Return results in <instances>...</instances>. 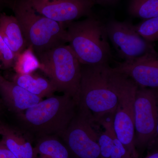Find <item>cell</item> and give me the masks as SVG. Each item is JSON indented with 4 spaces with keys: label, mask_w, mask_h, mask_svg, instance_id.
I'll list each match as a JSON object with an SVG mask.
<instances>
[{
    "label": "cell",
    "mask_w": 158,
    "mask_h": 158,
    "mask_svg": "<svg viewBox=\"0 0 158 158\" xmlns=\"http://www.w3.org/2000/svg\"><path fill=\"white\" fill-rule=\"evenodd\" d=\"M77 106L68 95H53L19 113L18 116L26 127L40 137L60 136L76 114Z\"/></svg>",
    "instance_id": "4"
},
{
    "label": "cell",
    "mask_w": 158,
    "mask_h": 158,
    "mask_svg": "<svg viewBox=\"0 0 158 158\" xmlns=\"http://www.w3.org/2000/svg\"><path fill=\"white\" fill-rule=\"evenodd\" d=\"M22 30L27 46L36 55L68 43L64 24L37 12L29 0H6Z\"/></svg>",
    "instance_id": "1"
},
{
    "label": "cell",
    "mask_w": 158,
    "mask_h": 158,
    "mask_svg": "<svg viewBox=\"0 0 158 158\" xmlns=\"http://www.w3.org/2000/svg\"><path fill=\"white\" fill-rule=\"evenodd\" d=\"M147 158H158V153L157 152L153 154L152 155L149 156Z\"/></svg>",
    "instance_id": "25"
},
{
    "label": "cell",
    "mask_w": 158,
    "mask_h": 158,
    "mask_svg": "<svg viewBox=\"0 0 158 158\" xmlns=\"http://www.w3.org/2000/svg\"><path fill=\"white\" fill-rule=\"evenodd\" d=\"M0 35L13 52L15 59L27 47L22 30L14 15L0 13Z\"/></svg>",
    "instance_id": "13"
},
{
    "label": "cell",
    "mask_w": 158,
    "mask_h": 158,
    "mask_svg": "<svg viewBox=\"0 0 158 158\" xmlns=\"http://www.w3.org/2000/svg\"><path fill=\"white\" fill-rule=\"evenodd\" d=\"M128 12L144 20L158 17V0H129Z\"/></svg>",
    "instance_id": "17"
},
{
    "label": "cell",
    "mask_w": 158,
    "mask_h": 158,
    "mask_svg": "<svg viewBox=\"0 0 158 158\" xmlns=\"http://www.w3.org/2000/svg\"><path fill=\"white\" fill-rule=\"evenodd\" d=\"M134 109L135 135L138 142L146 143L157 132V101L154 88L138 87Z\"/></svg>",
    "instance_id": "9"
},
{
    "label": "cell",
    "mask_w": 158,
    "mask_h": 158,
    "mask_svg": "<svg viewBox=\"0 0 158 158\" xmlns=\"http://www.w3.org/2000/svg\"><path fill=\"white\" fill-rule=\"evenodd\" d=\"M113 70L125 75L141 88L158 87V59L156 52L117 63Z\"/></svg>",
    "instance_id": "11"
},
{
    "label": "cell",
    "mask_w": 158,
    "mask_h": 158,
    "mask_svg": "<svg viewBox=\"0 0 158 158\" xmlns=\"http://www.w3.org/2000/svg\"><path fill=\"white\" fill-rule=\"evenodd\" d=\"M40 70L56 87L74 100L77 106L81 64L69 45L62 44L36 55Z\"/></svg>",
    "instance_id": "5"
},
{
    "label": "cell",
    "mask_w": 158,
    "mask_h": 158,
    "mask_svg": "<svg viewBox=\"0 0 158 158\" xmlns=\"http://www.w3.org/2000/svg\"><path fill=\"white\" fill-rule=\"evenodd\" d=\"M2 126L1 141L16 158H34V148L31 142L12 129Z\"/></svg>",
    "instance_id": "15"
},
{
    "label": "cell",
    "mask_w": 158,
    "mask_h": 158,
    "mask_svg": "<svg viewBox=\"0 0 158 158\" xmlns=\"http://www.w3.org/2000/svg\"><path fill=\"white\" fill-rule=\"evenodd\" d=\"M93 123L86 113L79 110L60 136L77 158H98L100 156L98 134L94 129Z\"/></svg>",
    "instance_id": "7"
},
{
    "label": "cell",
    "mask_w": 158,
    "mask_h": 158,
    "mask_svg": "<svg viewBox=\"0 0 158 158\" xmlns=\"http://www.w3.org/2000/svg\"><path fill=\"white\" fill-rule=\"evenodd\" d=\"M15 59L13 52L0 35V63L2 66L5 69L13 67Z\"/></svg>",
    "instance_id": "20"
},
{
    "label": "cell",
    "mask_w": 158,
    "mask_h": 158,
    "mask_svg": "<svg viewBox=\"0 0 158 158\" xmlns=\"http://www.w3.org/2000/svg\"><path fill=\"white\" fill-rule=\"evenodd\" d=\"M6 6H7L6 0H0V13L2 12V11Z\"/></svg>",
    "instance_id": "24"
},
{
    "label": "cell",
    "mask_w": 158,
    "mask_h": 158,
    "mask_svg": "<svg viewBox=\"0 0 158 158\" xmlns=\"http://www.w3.org/2000/svg\"><path fill=\"white\" fill-rule=\"evenodd\" d=\"M40 14L62 24L93 15L95 0H29Z\"/></svg>",
    "instance_id": "10"
},
{
    "label": "cell",
    "mask_w": 158,
    "mask_h": 158,
    "mask_svg": "<svg viewBox=\"0 0 158 158\" xmlns=\"http://www.w3.org/2000/svg\"><path fill=\"white\" fill-rule=\"evenodd\" d=\"M41 65L39 59L31 47H28L15 59L13 67L16 73H33L40 70Z\"/></svg>",
    "instance_id": "18"
},
{
    "label": "cell",
    "mask_w": 158,
    "mask_h": 158,
    "mask_svg": "<svg viewBox=\"0 0 158 158\" xmlns=\"http://www.w3.org/2000/svg\"><path fill=\"white\" fill-rule=\"evenodd\" d=\"M112 136H113L114 145H113L112 152H111L110 158L127 157V148L116 137V134L114 131V129H113V131H112Z\"/></svg>",
    "instance_id": "21"
},
{
    "label": "cell",
    "mask_w": 158,
    "mask_h": 158,
    "mask_svg": "<svg viewBox=\"0 0 158 158\" xmlns=\"http://www.w3.org/2000/svg\"><path fill=\"white\" fill-rule=\"evenodd\" d=\"M30 93L41 98L54 95L56 89L49 79L34 74L15 73L12 81Z\"/></svg>",
    "instance_id": "14"
},
{
    "label": "cell",
    "mask_w": 158,
    "mask_h": 158,
    "mask_svg": "<svg viewBox=\"0 0 158 158\" xmlns=\"http://www.w3.org/2000/svg\"><path fill=\"white\" fill-rule=\"evenodd\" d=\"M3 131V126H0V135H2V133Z\"/></svg>",
    "instance_id": "26"
},
{
    "label": "cell",
    "mask_w": 158,
    "mask_h": 158,
    "mask_svg": "<svg viewBox=\"0 0 158 158\" xmlns=\"http://www.w3.org/2000/svg\"><path fill=\"white\" fill-rule=\"evenodd\" d=\"M106 73L109 84L118 99L113 118L116 137L125 147L132 149L135 138L134 102L138 85L129 77L113 70L109 65Z\"/></svg>",
    "instance_id": "6"
},
{
    "label": "cell",
    "mask_w": 158,
    "mask_h": 158,
    "mask_svg": "<svg viewBox=\"0 0 158 158\" xmlns=\"http://www.w3.org/2000/svg\"><path fill=\"white\" fill-rule=\"evenodd\" d=\"M135 30L143 39L153 43L158 40V17L144 19L135 25Z\"/></svg>",
    "instance_id": "19"
},
{
    "label": "cell",
    "mask_w": 158,
    "mask_h": 158,
    "mask_svg": "<svg viewBox=\"0 0 158 158\" xmlns=\"http://www.w3.org/2000/svg\"><path fill=\"white\" fill-rule=\"evenodd\" d=\"M107 65H81L77 107L94 122L114 114L118 106V97L108 81Z\"/></svg>",
    "instance_id": "3"
},
{
    "label": "cell",
    "mask_w": 158,
    "mask_h": 158,
    "mask_svg": "<svg viewBox=\"0 0 158 158\" xmlns=\"http://www.w3.org/2000/svg\"><path fill=\"white\" fill-rule=\"evenodd\" d=\"M105 25L108 38L118 56L124 61L156 52L153 43L147 42L137 33L131 21L111 20Z\"/></svg>",
    "instance_id": "8"
},
{
    "label": "cell",
    "mask_w": 158,
    "mask_h": 158,
    "mask_svg": "<svg viewBox=\"0 0 158 158\" xmlns=\"http://www.w3.org/2000/svg\"><path fill=\"white\" fill-rule=\"evenodd\" d=\"M0 158H16L1 141H0Z\"/></svg>",
    "instance_id": "22"
},
{
    "label": "cell",
    "mask_w": 158,
    "mask_h": 158,
    "mask_svg": "<svg viewBox=\"0 0 158 158\" xmlns=\"http://www.w3.org/2000/svg\"><path fill=\"white\" fill-rule=\"evenodd\" d=\"M118 0H95L96 4L102 6L113 5L118 2Z\"/></svg>",
    "instance_id": "23"
},
{
    "label": "cell",
    "mask_w": 158,
    "mask_h": 158,
    "mask_svg": "<svg viewBox=\"0 0 158 158\" xmlns=\"http://www.w3.org/2000/svg\"><path fill=\"white\" fill-rule=\"evenodd\" d=\"M0 93L8 107L18 113L27 110L43 100L14 82L8 81L1 74Z\"/></svg>",
    "instance_id": "12"
},
{
    "label": "cell",
    "mask_w": 158,
    "mask_h": 158,
    "mask_svg": "<svg viewBox=\"0 0 158 158\" xmlns=\"http://www.w3.org/2000/svg\"><path fill=\"white\" fill-rule=\"evenodd\" d=\"M64 24L69 45L81 65L108 64L112 52L104 24L93 15Z\"/></svg>",
    "instance_id": "2"
},
{
    "label": "cell",
    "mask_w": 158,
    "mask_h": 158,
    "mask_svg": "<svg viewBox=\"0 0 158 158\" xmlns=\"http://www.w3.org/2000/svg\"><path fill=\"white\" fill-rule=\"evenodd\" d=\"M33 158H69V153L57 136H43L34 148Z\"/></svg>",
    "instance_id": "16"
}]
</instances>
